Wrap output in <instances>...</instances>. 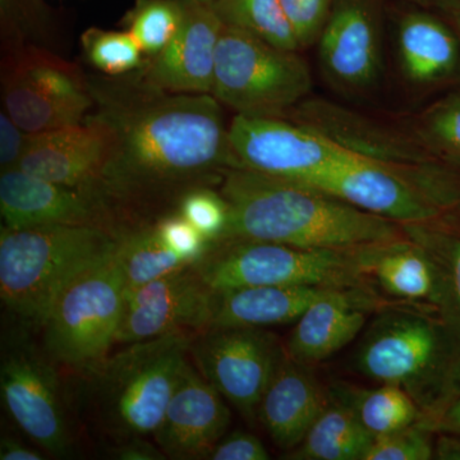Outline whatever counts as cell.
Wrapping results in <instances>:
<instances>
[{
	"instance_id": "1",
	"label": "cell",
	"mask_w": 460,
	"mask_h": 460,
	"mask_svg": "<svg viewBox=\"0 0 460 460\" xmlns=\"http://www.w3.org/2000/svg\"><path fill=\"white\" fill-rule=\"evenodd\" d=\"M87 83L93 107L86 117L108 135L95 196L118 238L178 213L190 190L219 189L226 172L239 168L223 105L210 93L160 89L138 69L87 75Z\"/></svg>"
},
{
	"instance_id": "2",
	"label": "cell",
	"mask_w": 460,
	"mask_h": 460,
	"mask_svg": "<svg viewBox=\"0 0 460 460\" xmlns=\"http://www.w3.org/2000/svg\"><path fill=\"white\" fill-rule=\"evenodd\" d=\"M219 190L229 208L228 226L220 239L350 248L408 237L401 224L323 190L247 169H230Z\"/></svg>"
},
{
	"instance_id": "3",
	"label": "cell",
	"mask_w": 460,
	"mask_h": 460,
	"mask_svg": "<svg viewBox=\"0 0 460 460\" xmlns=\"http://www.w3.org/2000/svg\"><path fill=\"white\" fill-rule=\"evenodd\" d=\"M117 246V235L100 226H2L0 298L4 310L17 325L41 332L66 288Z\"/></svg>"
},
{
	"instance_id": "4",
	"label": "cell",
	"mask_w": 460,
	"mask_h": 460,
	"mask_svg": "<svg viewBox=\"0 0 460 460\" xmlns=\"http://www.w3.org/2000/svg\"><path fill=\"white\" fill-rule=\"evenodd\" d=\"M196 335H163L129 343L90 370L86 393L93 419L117 443L154 435Z\"/></svg>"
},
{
	"instance_id": "5",
	"label": "cell",
	"mask_w": 460,
	"mask_h": 460,
	"mask_svg": "<svg viewBox=\"0 0 460 460\" xmlns=\"http://www.w3.org/2000/svg\"><path fill=\"white\" fill-rule=\"evenodd\" d=\"M383 243L302 248L251 239H219L211 242L193 265L215 292L260 286L367 288Z\"/></svg>"
},
{
	"instance_id": "6",
	"label": "cell",
	"mask_w": 460,
	"mask_h": 460,
	"mask_svg": "<svg viewBox=\"0 0 460 460\" xmlns=\"http://www.w3.org/2000/svg\"><path fill=\"white\" fill-rule=\"evenodd\" d=\"M460 341L444 321L407 310L385 311L363 339L357 367L371 380L401 386L428 423L449 401Z\"/></svg>"
},
{
	"instance_id": "7",
	"label": "cell",
	"mask_w": 460,
	"mask_h": 460,
	"mask_svg": "<svg viewBox=\"0 0 460 460\" xmlns=\"http://www.w3.org/2000/svg\"><path fill=\"white\" fill-rule=\"evenodd\" d=\"M304 186L401 226L445 222L460 210V169L436 159L387 163L356 155Z\"/></svg>"
},
{
	"instance_id": "8",
	"label": "cell",
	"mask_w": 460,
	"mask_h": 460,
	"mask_svg": "<svg viewBox=\"0 0 460 460\" xmlns=\"http://www.w3.org/2000/svg\"><path fill=\"white\" fill-rule=\"evenodd\" d=\"M311 89L310 66L298 50L223 25L211 90L220 104L248 117L286 118Z\"/></svg>"
},
{
	"instance_id": "9",
	"label": "cell",
	"mask_w": 460,
	"mask_h": 460,
	"mask_svg": "<svg viewBox=\"0 0 460 460\" xmlns=\"http://www.w3.org/2000/svg\"><path fill=\"white\" fill-rule=\"evenodd\" d=\"M124 295L126 283L114 251L78 275L58 298L41 329L48 356L75 374L102 362L117 343Z\"/></svg>"
},
{
	"instance_id": "10",
	"label": "cell",
	"mask_w": 460,
	"mask_h": 460,
	"mask_svg": "<svg viewBox=\"0 0 460 460\" xmlns=\"http://www.w3.org/2000/svg\"><path fill=\"white\" fill-rule=\"evenodd\" d=\"M31 330L12 326L3 334L0 393L18 428L54 456L74 453L75 438L66 414L57 363L30 337Z\"/></svg>"
},
{
	"instance_id": "11",
	"label": "cell",
	"mask_w": 460,
	"mask_h": 460,
	"mask_svg": "<svg viewBox=\"0 0 460 460\" xmlns=\"http://www.w3.org/2000/svg\"><path fill=\"white\" fill-rule=\"evenodd\" d=\"M3 109L29 133L77 126L93 107L87 75L38 47H16L2 65Z\"/></svg>"
},
{
	"instance_id": "12",
	"label": "cell",
	"mask_w": 460,
	"mask_h": 460,
	"mask_svg": "<svg viewBox=\"0 0 460 460\" xmlns=\"http://www.w3.org/2000/svg\"><path fill=\"white\" fill-rule=\"evenodd\" d=\"M192 354L199 374L251 425L275 372L286 357L275 335L262 328H215L193 338Z\"/></svg>"
},
{
	"instance_id": "13",
	"label": "cell",
	"mask_w": 460,
	"mask_h": 460,
	"mask_svg": "<svg viewBox=\"0 0 460 460\" xmlns=\"http://www.w3.org/2000/svg\"><path fill=\"white\" fill-rule=\"evenodd\" d=\"M229 140L238 169L305 184L354 154L287 118L235 114Z\"/></svg>"
},
{
	"instance_id": "14",
	"label": "cell",
	"mask_w": 460,
	"mask_h": 460,
	"mask_svg": "<svg viewBox=\"0 0 460 460\" xmlns=\"http://www.w3.org/2000/svg\"><path fill=\"white\" fill-rule=\"evenodd\" d=\"M214 295L195 265L186 266L127 290L117 343H136L186 332L199 335L211 326Z\"/></svg>"
},
{
	"instance_id": "15",
	"label": "cell",
	"mask_w": 460,
	"mask_h": 460,
	"mask_svg": "<svg viewBox=\"0 0 460 460\" xmlns=\"http://www.w3.org/2000/svg\"><path fill=\"white\" fill-rule=\"evenodd\" d=\"M316 44L323 74L335 89L356 95L376 84L383 51L372 0H334Z\"/></svg>"
},
{
	"instance_id": "16",
	"label": "cell",
	"mask_w": 460,
	"mask_h": 460,
	"mask_svg": "<svg viewBox=\"0 0 460 460\" xmlns=\"http://www.w3.org/2000/svg\"><path fill=\"white\" fill-rule=\"evenodd\" d=\"M0 213L5 228L93 226L115 232L111 214L93 193L42 180L21 169L0 175Z\"/></svg>"
},
{
	"instance_id": "17",
	"label": "cell",
	"mask_w": 460,
	"mask_h": 460,
	"mask_svg": "<svg viewBox=\"0 0 460 460\" xmlns=\"http://www.w3.org/2000/svg\"><path fill=\"white\" fill-rule=\"evenodd\" d=\"M222 396L186 362L153 435L166 458L208 459L229 428L230 411Z\"/></svg>"
},
{
	"instance_id": "18",
	"label": "cell",
	"mask_w": 460,
	"mask_h": 460,
	"mask_svg": "<svg viewBox=\"0 0 460 460\" xmlns=\"http://www.w3.org/2000/svg\"><path fill=\"white\" fill-rule=\"evenodd\" d=\"M184 16L180 31L168 45L145 57L138 69L154 86L181 93H210L223 22L208 4L181 0Z\"/></svg>"
},
{
	"instance_id": "19",
	"label": "cell",
	"mask_w": 460,
	"mask_h": 460,
	"mask_svg": "<svg viewBox=\"0 0 460 460\" xmlns=\"http://www.w3.org/2000/svg\"><path fill=\"white\" fill-rule=\"evenodd\" d=\"M287 119L314 129L357 156L387 163H420L434 160L413 132L377 122L350 109L323 99H305ZM438 160V159H436Z\"/></svg>"
},
{
	"instance_id": "20",
	"label": "cell",
	"mask_w": 460,
	"mask_h": 460,
	"mask_svg": "<svg viewBox=\"0 0 460 460\" xmlns=\"http://www.w3.org/2000/svg\"><path fill=\"white\" fill-rule=\"evenodd\" d=\"M107 153L108 135L104 127L84 117L77 126L32 133L17 169L95 196Z\"/></svg>"
},
{
	"instance_id": "21",
	"label": "cell",
	"mask_w": 460,
	"mask_h": 460,
	"mask_svg": "<svg viewBox=\"0 0 460 460\" xmlns=\"http://www.w3.org/2000/svg\"><path fill=\"white\" fill-rule=\"evenodd\" d=\"M376 304L368 288L330 290L296 321L286 344L288 356L305 365L329 358L358 335L366 323V311Z\"/></svg>"
},
{
	"instance_id": "22",
	"label": "cell",
	"mask_w": 460,
	"mask_h": 460,
	"mask_svg": "<svg viewBox=\"0 0 460 460\" xmlns=\"http://www.w3.org/2000/svg\"><path fill=\"white\" fill-rule=\"evenodd\" d=\"M330 401L308 365L286 354L260 402L259 420L274 444L290 452L302 443Z\"/></svg>"
},
{
	"instance_id": "23",
	"label": "cell",
	"mask_w": 460,
	"mask_h": 460,
	"mask_svg": "<svg viewBox=\"0 0 460 460\" xmlns=\"http://www.w3.org/2000/svg\"><path fill=\"white\" fill-rule=\"evenodd\" d=\"M399 66L419 86L460 83V39L447 20L428 12H411L399 21Z\"/></svg>"
},
{
	"instance_id": "24",
	"label": "cell",
	"mask_w": 460,
	"mask_h": 460,
	"mask_svg": "<svg viewBox=\"0 0 460 460\" xmlns=\"http://www.w3.org/2000/svg\"><path fill=\"white\" fill-rule=\"evenodd\" d=\"M334 287L260 286L215 292V328H265L296 321Z\"/></svg>"
},
{
	"instance_id": "25",
	"label": "cell",
	"mask_w": 460,
	"mask_h": 460,
	"mask_svg": "<svg viewBox=\"0 0 460 460\" xmlns=\"http://www.w3.org/2000/svg\"><path fill=\"white\" fill-rule=\"evenodd\" d=\"M371 278L387 295L404 301L435 305L444 301L440 266L422 244L410 237L385 242L378 248Z\"/></svg>"
},
{
	"instance_id": "26",
	"label": "cell",
	"mask_w": 460,
	"mask_h": 460,
	"mask_svg": "<svg viewBox=\"0 0 460 460\" xmlns=\"http://www.w3.org/2000/svg\"><path fill=\"white\" fill-rule=\"evenodd\" d=\"M374 440L348 405L332 399L302 443L290 450L287 458L363 460Z\"/></svg>"
},
{
	"instance_id": "27",
	"label": "cell",
	"mask_w": 460,
	"mask_h": 460,
	"mask_svg": "<svg viewBox=\"0 0 460 460\" xmlns=\"http://www.w3.org/2000/svg\"><path fill=\"white\" fill-rule=\"evenodd\" d=\"M334 401L348 405L375 438L416 425L423 419L414 399L401 386L390 384L375 389L341 385L335 390Z\"/></svg>"
},
{
	"instance_id": "28",
	"label": "cell",
	"mask_w": 460,
	"mask_h": 460,
	"mask_svg": "<svg viewBox=\"0 0 460 460\" xmlns=\"http://www.w3.org/2000/svg\"><path fill=\"white\" fill-rule=\"evenodd\" d=\"M115 255L122 268L126 292L193 265L164 246L154 224L120 235Z\"/></svg>"
},
{
	"instance_id": "29",
	"label": "cell",
	"mask_w": 460,
	"mask_h": 460,
	"mask_svg": "<svg viewBox=\"0 0 460 460\" xmlns=\"http://www.w3.org/2000/svg\"><path fill=\"white\" fill-rule=\"evenodd\" d=\"M402 226L408 237L422 244L440 266L444 279L440 313L460 341V230L447 222Z\"/></svg>"
},
{
	"instance_id": "30",
	"label": "cell",
	"mask_w": 460,
	"mask_h": 460,
	"mask_svg": "<svg viewBox=\"0 0 460 460\" xmlns=\"http://www.w3.org/2000/svg\"><path fill=\"white\" fill-rule=\"evenodd\" d=\"M210 7L223 25L252 33L283 49H301L280 0H215Z\"/></svg>"
},
{
	"instance_id": "31",
	"label": "cell",
	"mask_w": 460,
	"mask_h": 460,
	"mask_svg": "<svg viewBox=\"0 0 460 460\" xmlns=\"http://www.w3.org/2000/svg\"><path fill=\"white\" fill-rule=\"evenodd\" d=\"M411 132L429 155L460 169V89L425 109L414 120Z\"/></svg>"
},
{
	"instance_id": "32",
	"label": "cell",
	"mask_w": 460,
	"mask_h": 460,
	"mask_svg": "<svg viewBox=\"0 0 460 460\" xmlns=\"http://www.w3.org/2000/svg\"><path fill=\"white\" fill-rule=\"evenodd\" d=\"M183 16L181 0H138L128 14V32L145 57L155 56L180 31Z\"/></svg>"
},
{
	"instance_id": "33",
	"label": "cell",
	"mask_w": 460,
	"mask_h": 460,
	"mask_svg": "<svg viewBox=\"0 0 460 460\" xmlns=\"http://www.w3.org/2000/svg\"><path fill=\"white\" fill-rule=\"evenodd\" d=\"M84 57L100 74L122 75L137 71L145 62V54L129 32L90 29L84 33Z\"/></svg>"
},
{
	"instance_id": "34",
	"label": "cell",
	"mask_w": 460,
	"mask_h": 460,
	"mask_svg": "<svg viewBox=\"0 0 460 460\" xmlns=\"http://www.w3.org/2000/svg\"><path fill=\"white\" fill-rule=\"evenodd\" d=\"M178 213L189 220L208 242L222 238L228 226V204L220 190L213 187L190 190L181 199Z\"/></svg>"
},
{
	"instance_id": "35",
	"label": "cell",
	"mask_w": 460,
	"mask_h": 460,
	"mask_svg": "<svg viewBox=\"0 0 460 460\" xmlns=\"http://www.w3.org/2000/svg\"><path fill=\"white\" fill-rule=\"evenodd\" d=\"M431 432L419 422L393 434L380 436L375 438L363 460L431 459L434 456Z\"/></svg>"
},
{
	"instance_id": "36",
	"label": "cell",
	"mask_w": 460,
	"mask_h": 460,
	"mask_svg": "<svg viewBox=\"0 0 460 460\" xmlns=\"http://www.w3.org/2000/svg\"><path fill=\"white\" fill-rule=\"evenodd\" d=\"M154 226L164 246L190 263L201 259L210 246L211 242L180 213L166 215Z\"/></svg>"
},
{
	"instance_id": "37",
	"label": "cell",
	"mask_w": 460,
	"mask_h": 460,
	"mask_svg": "<svg viewBox=\"0 0 460 460\" xmlns=\"http://www.w3.org/2000/svg\"><path fill=\"white\" fill-rule=\"evenodd\" d=\"M295 30L299 47L316 44L325 26L334 0H280Z\"/></svg>"
},
{
	"instance_id": "38",
	"label": "cell",
	"mask_w": 460,
	"mask_h": 460,
	"mask_svg": "<svg viewBox=\"0 0 460 460\" xmlns=\"http://www.w3.org/2000/svg\"><path fill=\"white\" fill-rule=\"evenodd\" d=\"M208 459L268 460L270 454L257 436L248 432H233L217 443Z\"/></svg>"
},
{
	"instance_id": "39",
	"label": "cell",
	"mask_w": 460,
	"mask_h": 460,
	"mask_svg": "<svg viewBox=\"0 0 460 460\" xmlns=\"http://www.w3.org/2000/svg\"><path fill=\"white\" fill-rule=\"evenodd\" d=\"M32 133L23 131L4 111L0 114V166L2 172L17 169Z\"/></svg>"
},
{
	"instance_id": "40",
	"label": "cell",
	"mask_w": 460,
	"mask_h": 460,
	"mask_svg": "<svg viewBox=\"0 0 460 460\" xmlns=\"http://www.w3.org/2000/svg\"><path fill=\"white\" fill-rule=\"evenodd\" d=\"M115 459L119 460H164L166 456L159 447L148 443L146 438H131L120 441L113 447Z\"/></svg>"
},
{
	"instance_id": "41",
	"label": "cell",
	"mask_w": 460,
	"mask_h": 460,
	"mask_svg": "<svg viewBox=\"0 0 460 460\" xmlns=\"http://www.w3.org/2000/svg\"><path fill=\"white\" fill-rule=\"evenodd\" d=\"M423 426L432 432L460 435V393L450 396L434 419L423 423Z\"/></svg>"
},
{
	"instance_id": "42",
	"label": "cell",
	"mask_w": 460,
	"mask_h": 460,
	"mask_svg": "<svg viewBox=\"0 0 460 460\" xmlns=\"http://www.w3.org/2000/svg\"><path fill=\"white\" fill-rule=\"evenodd\" d=\"M0 459L2 460H41L44 456L38 450L27 447L13 436H2L0 440Z\"/></svg>"
},
{
	"instance_id": "43",
	"label": "cell",
	"mask_w": 460,
	"mask_h": 460,
	"mask_svg": "<svg viewBox=\"0 0 460 460\" xmlns=\"http://www.w3.org/2000/svg\"><path fill=\"white\" fill-rule=\"evenodd\" d=\"M438 458L460 459V441L443 438L438 445Z\"/></svg>"
},
{
	"instance_id": "44",
	"label": "cell",
	"mask_w": 460,
	"mask_h": 460,
	"mask_svg": "<svg viewBox=\"0 0 460 460\" xmlns=\"http://www.w3.org/2000/svg\"><path fill=\"white\" fill-rule=\"evenodd\" d=\"M445 14V20L456 30L460 39V0H453L438 8Z\"/></svg>"
},
{
	"instance_id": "45",
	"label": "cell",
	"mask_w": 460,
	"mask_h": 460,
	"mask_svg": "<svg viewBox=\"0 0 460 460\" xmlns=\"http://www.w3.org/2000/svg\"><path fill=\"white\" fill-rule=\"evenodd\" d=\"M417 2L423 3V4L432 5L435 8L443 7L447 3L453 2V0H417Z\"/></svg>"
},
{
	"instance_id": "46",
	"label": "cell",
	"mask_w": 460,
	"mask_h": 460,
	"mask_svg": "<svg viewBox=\"0 0 460 460\" xmlns=\"http://www.w3.org/2000/svg\"><path fill=\"white\" fill-rule=\"evenodd\" d=\"M193 2L201 3V4L210 5L211 3L215 2V0H193Z\"/></svg>"
}]
</instances>
